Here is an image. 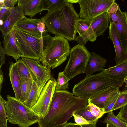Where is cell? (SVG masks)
Wrapping results in <instances>:
<instances>
[{
	"mask_svg": "<svg viewBox=\"0 0 127 127\" xmlns=\"http://www.w3.org/2000/svg\"><path fill=\"white\" fill-rule=\"evenodd\" d=\"M87 108L98 120L105 113L103 109L99 108L93 103H89Z\"/></svg>",
	"mask_w": 127,
	"mask_h": 127,
	"instance_id": "obj_32",
	"label": "cell"
},
{
	"mask_svg": "<svg viewBox=\"0 0 127 127\" xmlns=\"http://www.w3.org/2000/svg\"><path fill=\"white\" fill-rule=\"evenodd\" d=\"M92 20L80 18L76 21L75 30L76 33H78L79 35L76 36L74 40L78 44L84 45L88 41L92 42L96 39L97 36L91 26Z\"/></svg>",
	"mask_w": 127,
	"mask_h": 127,
	"instance_id": "obj_10",
	"label": "cell"
},
{
	"mask_svg": "<svg viewBox=\"0 0 127 127\" xmlns=\"http://www.w3.org/2000/svg\"></svg>",
	"mask_w": 127,
	"mask_h": 127,
	"instance_id": "obj_49",
	"label": "cell"
},
{
	"mask_svg": "<svg viewBox=\"0 0 127 127\" xmlns=\"http://www.w3.org/2000/svg\"><path fill=\"white\" fill-rule=\"evenodd\" d=\"M125 82L124 80L110 79L104 70L95 74L86 76L74 86L72 93L75 96L88 99L111 87H121Z\"/></svg>",
	"mask_w": 127,
	"mask_h": 127,
	"instance_id": "obj_3",
	"label": "cell"
},
{
	"mask_svg": "<svg viewBox=\"0 0 127 127\" xmlns=\"http://www.w3.org/2000/svg\"><path fill=\"white\" fill-rule=\"evenodd\" d=\"M117 116L126 124H127V103L120 108Z\"/></svg>",
	"mask_w": 127,
	"mask_h": 127,
	"instance_id": "obj_35",
	"label": "cell"
},
{
	"mask_svg": "<svg viewBox=\"0 0 127 127\" xmlns=\"http://www.w3.org/2000/svg\"><path fill=\"white\" fill-rule=\"evenodd\" d=\"M0 127H6L3 123L1 120H0Z\"/></svg>",
	"mask_w": 127,
	"mask_h": 127,
	"instance_id": "obj_44",
	"label": "cell"
},
{
	"mask_svg": "<svg viewBox=\"0 0 127 127\" xmlns=\"http://www.w3.org/2000/svg\"><path fill=\"white\" fill-rule=\"evenodd\" d=\"M37 28L39 32L41 33L42 38L48 34V31L43 21H41L38 23Z\"/></svg>",
	"mask_w": 127,
	"mask_h": 127,
	"instance_id": "obj_36",
	"label": "cell"
},
{
	"mask_svg": "<svg viewBox=\"0 0 127 127\" xmlns=\"http://www.w3.org/2000/svg\"><path fill=\"white\" fill-rule=\"evenodd\" d=\"M102 122L110 124L115 127H127L126 124L116 116L113 111L108 113Z\"/></svg>",
	"mask_w": 127,
	"mask_h": 127,
	"instance_id": "obj_27",
	"label": "cell"
},
{
	"mask_svg": "<svg viewBox=\"0 0 127 127\" xmlns=\"http://www.w3.org/2000/svg\"><path fill=\"white\" fill-rule=\"evenodd\" d=\"M68 41L60 36L52 37L41 54L39 61L45 67L53 69L65 61L70 54Z\"/></svg>",
	"mask_w": 127,
	"mask_h": 127,
	"instance_id": "obj_5",
	"label": "cell"
},
{
	"mask_svg": "<svg viewBox=\"0 0 127 127\" xmlns=\"http://www.w3.org/2000/svg\"><path fill=\"white\" fill-rule=\"evenodd\" d=\"M119 87H114L101 92L88 99L89 103H93L103 109L120 91Z\"/></svg>",
	"mask_w": 127,
	"mask_h": 127,
	"instance_id": "obj_14",
	"label": "cell"
},
{
	"mask_svg": "<svg viewBox=\"0 0 127 127\" xmlns=\"http://www.w3.org/2000/svg\"><path fill=\"white\" fill-rule=\"evenodd\" d=\"M2 43L6 55L12 57L16 62L20 57L22 58V54L16 44L13 30L3 38Z\"/></svg>",
	"mask_w": 127,
	"mask_h": 127,
	"instance_id": "obj_17",
	"label": "cell"
},
{
	"mask_svg": "<svg viewBox=\"0 0 127 127\" xmlns=\"http://www.w3.org/2000/svg\"></svg>",
	"mask_w": 127,
	"mask_h": 127,
	"instance_id": "obj_48",
	"label": "cell"
},
{
	"mask_svg": "<svg viewBox=\"0 0 127 127\" xmlns=\"http://www.w3.org/2000/svg\"><path fill=\"white\" fill-rule=\"evenodd\" d=\"M17 5L22 8L25 15L31 18L43 11L42 0H18Z\"/></svg>",
	"mask_w": 127,
	"mask_h": 127,
	"instance_id": "obj_16",
	"label": "cell"
},
{
	"mask_svg": "<svg viewBox=\"0 0 127 127\" xmlns=\"http://www.w3.org/2000/svg\"><path fill=\"white\" fill-rule=\"evenodd\" d=\"M17 0H5L0 10V20L4 22L7 18L12 9L17 3Z\"/></svg>",
	"mask_w": 127,
	"mask_h": 127,
	"instance_id": "obj_26",
	"label": "cell"
},
{
	"mask_svg": "<svg viewBox=\"0 0 127 127\" xmlns=\"http://www.w3.org/2000/svg\"><path fill=\"white\" fill-rule=\"evenodd\" d=\"M66 2L67 0H42V9L49 13Z\"/></svg>",
	"mask_w": 127,
	"mask_h": 127,
	"instance_id": "obj_28",
	"label": "cell"
},
{
	"mask_svg": "<svg viewBox=\"0 0 127 127\" xmlns=\"http://www.w3.org/2000/svg\"><path fill=\"white\" fill-rule=\"evenodd\" d=\"M56 82V80L53 78L47 83L36 103L31 108L41 118L44 117L49 110L55 90Z\"/></svg>",
	"mask_w": 127,
	"mask_h": 127,
	"instance_id": "obj_9",
	"label": "cell"
},
{
	"mask_svg": "<svg viewBox=\"0 0 127 127\" xmlns=\"http://www.w3.org/2000/svg\"><path fill=\"white\" fill-rule=\"evenodd\" d=\"M41 21L40 19H33L26 17L18 22L15 26L32 35L40 38L41 37V34L37 29V24Z\"/></svg>",
	"mask_w": 127,
	"mask_h": 127,
	"instance_id": "obj_18",
	"label": "cell"
},
{
	"mask_svg": "<svg viewBox=\"0 0 127 127\" xmlns=\"http://www.w3.org/2000/svg\"><path fill=\"white\" fill-rule=\"evenodd\" d=\"M49 80L47 79L42 82L32 81V87L29 96L23 103L29 108H32L36 103L43 88Z\"/></svg>",
	"mask_w": 127,
	"mask_h": 127,
	"instance_id": "obj_21",
	"label": "cell"
},
{
	"mask_svg": "<svg viewBox=\"0 0 127 127\" xmlns=\"http://www.w3.org/2000/svg\"><path fill=\"white\" fill-rule=\"evenodd\" d=\"M5 100L0 95V120L2 121L6 127H7V121L8 120L5 106Z\"/></svg>",
	"mask_w": 127,
	"mask_h": 127,
	"instance_id": "obj_33",
	"label": "cell"
},
{
	"mask_svg": "<svg viewBox=\"0 0 127 127\" xmlns=\"http://www.w3.org/2000/svg\"><path fill=\"white\" fill-rule=\"evenodd\" d=\"M5 0H0V9L3 5Z\"/></svg>",
	"mask_w": 127,
	"mask_h": 127,
	"instance_id": "obj_43",
	"label": "cell"
},
{
	"mask_svg": "<svg viewBox=\"0 0 127 127\" xmlns=\"http://www.w3.org/2000/svg\"><path fill=\"white\" fill-rule=\"evenodd\" d=\"M6 55V51L2 46L1 43H0V68L5 63V56Z\"/></svg>",
	"mask_w": 127,
	"mask_h": 127,
	"instance_id": "obj_38",
	"label": "cell"
},
{
	"mask_svg": "<svg viewBox=\"0 0 127 127\" xmlns=\"http://www.w3.org/2000/svg\"><path fill=\"white\" fill-rule=\"evenodd\" d=\"M32 84V81L31 79L21 78V95L19 100L25 102L28 98L30 92Z\"/></svg>",
	"mask_w": 127,
	"mask_h": 127,
	"instance_id": "obj_25",
	"label": "cell"
},
{
	"mask_svg": "<svg viewBox=\"0 0 127 127\" xmlns=\"http://www.w3.org/2000/svg\"><path fill=\"white\" fill-rule=\"evenodd\" d=\"M69 55L67 63L63 71L69 81L83 73L92 56L84 45L79 44L70 49Z\"/></svg>",
	"mask_w": 127,
	"mask_h": 127,
	"instance_id": "obj_7",
	"label": "cell"
},
{
	"mask_svg": "<svg viewBox=\"0 0 127 127\" xmlns=\"http://www.w3.org/2000/svg\"><path fill=\"white\" fill-rule=\"evenodd\" d=\"M6 98L5 106L7 118L11 124L29 127L37 123L41 118L19 99L9 95Z\"/></svg>",
	"mask_w": 127,
	"mask_h": 127,
	"instance_id": "obj_4",
	"label": "cell"
},
{
	"mask_svg": "<svg viewBox=\"0 0 127 127\" xmlns=\"http://www.w3.org/2000/svg\"><path fill=\"white\" fill-rule=\"evenodd\" d=\"M111 22L108 13L106 12L95 17L92 20V29L96 36L102 35L109 27V22Z\"/></svg>",
	"mask_w": 127,
	"mask_h": 127,
	"instance_id": "obj_20",
	"label": "cell"
},
{
	"mask_svg": "<svg viewBox=\"0 0 127 127\" xmlns=\"http://www.w3.org/2000/svg\"><path fill=\"white\" fill-rule=\"evenodd\" d=\"M17 46L22 58L39 61L43 50L52 37L48 34L43 37L32 35L15 26L13 29Z\"/></svg>",
	"mask_w": 127,
	"mask_h": 127,
	"instance_id": "obj_6",
	"label": "cell"
},
{
	"mask_svg": "<svg viewBox=\"0 0 127 127\" xmlns=\"http://www.w3.org/2000/svg\"><path fill=\"white\" fill-rule=\"evenodd\" d=\"M106 127H115L108 124H106Z\"/></svg>",
	"mask_w": 127,
	"mask_h": 127,
	"instance_id": "obj_45",
	"label": "cell"
},
{
	"mask_svg": "<svg viewBox=\"0 0 127 127\" xmlns=\"http://www.w3.org/2000/svg\"><path fill=\"white\" fill-rule=\"evenodd\" d=\"M79 19L73 4L67 2L40 18L49 33L62 36L69 41L74 40L76 37L75 24Z\"/></svg>",
	"mask_w": 127,
	"mask_h": 127,
	"instance_id": "obj_2",
	"label": "cell"
},
{
	"mask_svg": "<svg viewBox=\"0 0 127 127\" xmlns=\"http://www.w3.org/2000/svg\"><path fill=\"white\" fill-rule=\"evenodd\" d=\"M73 115L76 124L80 125L90 124L87 121L81 116L74 113L73 114Z\"/></svg>",
	"mask_w": 127,
	"mask_h": 127,
	"instance_id": "obj_37",
	"label": "cell"
},
{
	"mask_svg": "<svg viewBox=\"0 0 127 127\" xmlns=\"http://www.w3.org/2000/svg\"><path fill=\"white\" fill-rule=\"evenodd\" d=\"M127 80V75L126 77L124 79V80L125 81V82H126V81Z\"/></svg>",
	"mask_w": 127,
	"mask_h": 127,
	"instance_id": "obj_46",
	"label": "cell"
},
{
	"mask_svg": "<svg viewBox=\"0 0 127 127\" xmlns=\"http://www.w3.org/2000/svg\"><path fill=\"white\" fill-rule=\"evenodd\" d=\"M4 81L3 75L1 68H0V93L2 88L3 81Z\"/></svg>",
	"mask_w": 127,
	"mask_h": 127,
	"instance_id": "obj_42",
	"label": "cell"
},
{
	"mask_svg": "<svg viewBox=\"0 0 127 127\" xmlns=\"http://www.w3.org/2000/svg\"><path fill=\"white\" fill-rule=\"evenodd\" d=\"M22 59L35 75L37 81L42 82L53 78L51 69L45 67L39 61L24 58Z\"/></svg>",
	"mask_w": 127,
	"mask_h": 127,
	"instance_id": "obj_13",
	"label": "cell"
},
{
	"mask_svg": "<svg viewBox=\"0 0 127 127\" xmlns=\"http://www.w3.org/2000/svg\"><path fill=\"white\" fill-rule=\"evenodd\" d=\"M119 6L115 2L108 10L107 12L108 13H110L117 11Z\"/></svg>",
	"mask_w": 127,
	"mask_h": 127,
	"instance_id": "obj_40",
	"label": "cell"
},
{
	"mask_svg": "<svg viewBox=\"0 0 127 127\" xmlns=\"http://www.w3.org/2000/svg\"><path fill=\"white\" fill-rule=\"evenodd\" d=\"M127 103V89L120 92L112 111L120 108Z\"/></svg>",
	"mask_w": 127,
	"mask_h": 127,
	"instance_id": "obj_31",
	"label": "cell"
},
{
	"mask_svg": "<svg viewBox=\"0 0 127 127\" xmlns=\"http://www.w3.org/2000/svg\"><path fill=\"white\" fill-rule=\"evenodd\" d=\"M9 62V75L10 81L15 94V97L19 99L21 95V77L15 63L12 62Z\"/></svg>",
	"mask_w": 127,
	"mask_h": 127,
	"instance_id": "obj_22",
	"label": "cell"
},
{
	"mask_svg": "<svg viewBox=\"0 0 127 127\" xmlns=\"http://www.w3.org/2000/svg\"><path fill=\"white\" fill-rule=\"evenodd\" d=\"M110 38L114 46L116 65L127 60V53L124 50L118 35L114 22L111 21L108 27Z\"/></svg>",
	"mask_w": 127,
	"mask_h": 127,
	"instance_id": "obj_11",
	"label": "cell"
},
{
	"mask_svg": "<svg viewBox=\"0 0 127 127\" xmlns=\"http://www.w3.org/2000/svg\"><path fill=\"white\" fill-rule=\"evenodd\" d=\"M114 0H79V15L80 19L92 20L106 12L115 2Z\"/></svg>",
	"mask_w": 127,
	"mask_h": 127,
	"instance_id": "obj_8",
	"label": "cell"
},
{
	"mask_svg": "<svg viewBox=\"0 0 127 127\" xmlns=\"http://www.w3.org/2000/svg\"><path fill=\"white\" fill-rule=\"evenodd\" d=\"M108 14L110 17L111 19L113 21L116 22L117 21L119 16L118 11L112 13H108Z\"/></svg>",
	"mask_w": 127,
	"mask_h": 127,
	"instance_id": "obj_41",
	"label": "cell"
},
{
	"mask_svg": "<svg viewBox=\"0 0 127 127\" xmlns=\"http://www.w3.org/2000/svg\"><path fill=\"white\" fill-rule=\"evenodd\" d=\"M120 91L109 102L106 106L103 109L105 113H108L112 111V109L116 102Z\"/></svg>",
	"mask_w": 127,
	"mask_h": 127,
	"instance_id": "obj_34",
	"label": "cell"
},
{
	"mask_svg": "<svg viewBox=\"0 0 127 127\" xmlns=\"http://www.w3.org/2000/svg\"><path fill=\"white\" fill-rule=\"evenodd\" d=\"M125 86L126 88V89H127V83L126 84V85Z\"/></svg>",
	"mask_w": 127,
	"mask_h": 127,
	"instance_id": "obj_47",
	"label": "cell"
},
{
	"mask_svg": "<svg viewBox=\"0 0 127 127\" xmlns=\"http://www.w3.org/2000/svg\"><path fill=\"white\" fill-rule=\"evenodd\" d=\"M104 71L111 79L124 80L127 75V60L115 66L104 69Z\"/></svg>",
	"mask_w": 127,
	"mask_h": 127,
	"instance_id": "obj_23",
	"label": "cell"
},
{
	"mask_svg": "<svg viewBox=\"0 0 127 127\" xmlns=\"http://www.w3.org/2000/svg\"><path fill=\"white\" fill-rule=\"evenodd\" d=\"M74 114L81 116L91 124L96 125L98 120L87 107L77 111Z\"/></svg>",
	"mask_w": 127,
	"mask_h": 127,
	"instance_id": "obj_29",
	"label": "cell"
},
{
	"mask_svg": "<svg viewBox=\"0 0 127 127\" xmlns=\"http://www.w3.org/2000/svg\"><path fill=\"white\" fill-rule=\"evenodd\" d=\"M88 104L87 98L74 96L67 90H55L48 112L37 123L38 127H62L73 113Z\"/></svg>",
	"mask_w": 127,
	"mask_h": 127,
	"instance_id": "obj_1",
	"label": "cell"
},
{
	"mask_svg": "<svg viewBox=\"0 0 127 127\" xmlns=\"http://www.w3.org/2000/svg\"><path fill=\"white\" fill-rule=\"evenodd\" d=\"M118 11L119 14L118 19L116 22H114L120 40L127 53V13L122 11L119 6Z\"/></svg>",
	"mask_w": 127,
	"mask_h": 127,
	"instance_id": "obj_15",
	"label": "cell"
},
{
	"mask_svg": "<svg viewBox=\"0 0 127 127\" xmlns=\"http://www.w3.org/2000/svg\"><path fill=\"white\" fill-rule=\"evenodd\" d=\"M26 17L20 7L17 5L12 9L7 18L2 25L0 26V30L3 38L13 30L18 22Z\"/></svg>",
	"mask_w": 127,
	"mask_h": 127,
	"instance_id": "obj_12",
	"label": "cell"
},
{
	"mask_svg": "<svg viewBox=\"0 0 127 127\" xmlns=\"http://www.w3.org/2000/svg\"><path fill=\"white\" fill-rule=\"evenodd\" d=\"M92 56L86 68L83 73L89 76L96 71H102L104 69L107 62L106 60L102 58L94 52L91 53Z\"/></svg>",
	"mask_w": 127,
	"mask_h": 127,
	"instance_id": "obj_19",
	"label": "cell"
},
{
	"mask_svg": "<svg viewBox=\"0 0 127 127\" xmlns=\"http://www.w3.org/2000/svg\"><path fill=\"white\" fill-rule=\"evenodd\" d=\"M15 63L21 78H29L32 81H37L35 75L22 59L20 58Z\"/></svg>",
	"mask_w": 127,
	"mask_h": 127,
	"instance_id": "obj_24",
	"label": "cell"
},
{
	"mask_svg": "<svg viewBox=\"0 0 127 127\" xmlns=\"http://www.w3.org/2000/svg\"><path fill=\"white\" fill-rule=\"evenodd\" d=\"M69 80L63 73L60 72L56 81L55 90L58 91H66L68 89Z\"/></svg>",
	"mask_w": 127,
	"mask_h": 127,
	"instance_id": "obj_30",
	"label": "cell"
},
{
	"mask_svg": "<svg viewBox=\"0 0 127 127\" xmlns=\"http://www.w3.org/2000/svg\"><path fill=\"white\" fill-rule=\"evenodd\" d=\"M62 127H96V125L91 124L80 125L72 123H67Z\"/></svg>",
	"mask_w": 127,
	"mask_h": 127,
	"instance_id": "obj_39",
	"label": "cell"
}]
</instances>
